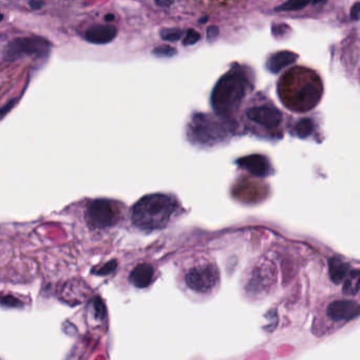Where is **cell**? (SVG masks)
Listing matches in <instances>:
<instances>
[{
    "mask_svg": "<svg viewBox=\"0 0 360 360\" xmlns=\"http://www.w3.org/2000/svg\"><path fill=\"white\" fill-rule=\"evenodd\" d=\"M314 5H321V3H326V0H312Z\"/></svg>",
    "mask_w": 360,
    "mask_h": 360,
    "instance_id": "obj_28",
    "label": "cell"
},
{
    "mask_svg": "<svg viewBox=\"0 0 360 360\" xmlns=\"http://www.w3.org/2000/svg\"><path fill=\"white\" fill-rule=\"evenodd\" d=\"M233 131V124L225 116L198 114L189 126V136L198 145L213 146L226 140Z\"/></svg>",
    "mask_w": 360,
    "mask_h": 360,
    "instance_id": "obj_4",
    "label": "cell"
},
{
    "mask_svg": "<svg viewBox=\"0 0 360 360\" xmlns=\"http://www.w3.org/2000/svg\"><path fill=\"white\" fill-rule=\"evenodd\" d=\"M3 21V15H0V21Z\"/></svg>",
    "mask_w": 360,
    "mask_h": 360,
    "instance_id": "obj_29",
    "label": "cell"
},
{
    "mask_svg": "<svg viewBox=\"0 0 360 360\" xmlns=\"http://www.w3.org/2000/svg\"><path fill=\"white\" fill-rule=\"evenodd\" d=\"M326 315L335 322H347L359 316V304L353 300H336L328 304Z\"/></svg>",
    "mask_w": 360,
    "mask_h": 360,
    "instance_id": "obj_9",
    "label": "cell"
},
{
    "mask_svg": "<svg viewBox=\"0 0 360 360\" xmlns=\"http://www.w3.org/2000/svg\"><path fill=\"white\" fill-rule=\"evenodd\" d=\"M183 36V31L179 29H165L161 32L162 39L165 41H177Z\"/></svg>",
    "mask_w": 360,
    "mask_h": 360,
    "instance_id": "obj_19",
    "label": "cell"
},
{
    "mask_svg": "<svg viewBox=\"0 0 360 360\" xmlns=\"http://www.w3.org/2000/svg\"><path fill=\"white\" fill-rule=\"evenodd\" d=\"M297 57H298V55L295 54L294 52H290V51H280V52L275 53L268 59V71L276 74V73L280 72L281 70H284V68L295 63Z\"/></svg>",
    "mask_w": 360,
    "mask_h": 360,
    "instance_id": "obj_14",
    "label": "cell"
},
{
    "mask_svg": "<svg viewBox=\"0 0 360 360\" xmlns=\"http://www.w3.org/2000/svg\"><path fill=\"white\" fill-rule=\"evenodd\" d=\"M17 100H11V102L8 103L6 106H3V108H0V118H3L8 112H11L13 107L17 104Z\"/></svg>",
    "mask_w": 360,
    "mask_h": 360,
    "instance_id": "obj_25",
    "label": "cell"
},
{
    "mask_svg": "<svg viewBox=\"0 0 360 360\" xmlns=\"http://www.w3.org/2000/svg\"><path fill=\"white\" fill-rule=\"evenodd\" d=\"M92 310L93 315L96 319H104L106 316V306H105L104 301L100 299V297H96L92 300Z\"/></svg>",
    "mask_w": 360,
    "mask_h": 360,
    "instance_id": "obj_18",
    "label": "cell"
},
{
    "mask_svg": "<svg viewBox=\"0 0 360 360\" xmlns=\"http://www.w3.org/2000/svg\"><path fill=\"white\" fill-rule=\"evenodd\" d=\"M359 270H352L343 281L342 292L346 295H357L359 290Z\"/></svg>",
    "mask_w": 360,
    "mask_h": 360,
    "instance_id": "obj_15",
    "label": "cell"
},
{
    "mask_svg": "<svg viewBox=\"0 0 360 360\" xmlns=\"http://www.w3.org/2000/svg\"><path fill=\"white\" fill-rule=\"evenodd\" d=\"M351 266L349 263L346 262L339 257H333L328 261V274L330 278L335 284H340L346 280L350 273H351Z\"/></svg>",
    "mask_w": 360,
    "mask_h": 360,
    "instance_id": "obj_13",
    "label": "cell"
},
{
    "mask_svg": "<svg viewBox=\"0 0 360 360\" xmlns=\"http://www.w3.org/2000/svg\"><path fill=\"white\" fill-rule=\"evenodd\" d=\"M153 54L159 57H171L177 54V50L170 47V45H163L154 49Z\"/></svg>",
    "mask_w": 360,
    "mask_h": 360,
    "instance_id": "obj_20",
    "label": "cell"
},
{
    "mask_svg": "<svg viewBox=\"0 0 360 360\" xmlns=\"http://www.w3.org/2000/svg\"><path fill=\"white\" fill-rule=\"evenodd\" d=\"M118 209L114 203L105 199L91 202L86 213L89 226L96 229L114 226L118 221Z\"/></svg>",
    "mask_w": 360,
    "mask_h": 360,
    "instance_id": "obj_6",
    "label": "cell"
},
{
    "mask_svg": "<svg viewBox=\"0 0 360 360\" xmlns=\"http://www.w3.org/2000/svg\"><path fill=\"white\" fill-rule=\"evenodd\" d=\"M0 304L8 306V308H21V306H23V302L15 297L11 296V295L0 297Z\"/></svg>",
    "mask_w": 360,
    "mask_h": 360,
    "instance_id": "obj_21",
    "label": "cell"
},
{
    "mask_svg": "<svg viewBox=\"0 0 360 360\" xmlns=\"http://www.w3.org/2000/svg\"><path fill=\"white\" fill-rule=\"evenodd\" d=\"M248 82L244 74L231 70L218 81L211 93V106L218 116H229L236 112L244 98Z\"/></svg>",
    "mask_w": 360,
    "mask_h": 360,
    "instance_id": "obj_3",
    "label": "cell"
},
{
    "mask_svg": "<svg viewBox=\"0 0 360 360\" xmlns=\"http://www.w3.org/2000/svg\"><path fill=\"white\" fill-rule=\"evenodd\" d=\"M154 277V268L148 263L138 264L130 273L129 281L132 286L138 288H145L150 286Z\"/></svg>",
    "mask_w": 360,
    "mask_h": 360,
    "instance_id": "obj_12",
    "label": "cell"
},
{
    "mask_svg": "<svg viewBox=\"0 0 360 360\" xmlns=\"http://www.w3.org/2000/svg\"><path fill=\"white\" fill-rule=\"evenodd\" d=\"M218 35H219V29L215 25H211L207 29V39L209 41H213L217 39Z\"/></svg>",
    "mask_w": 360,
    "mask_h": 360,
    "instance_id": "obj_24",
    "label": "cell"
},
{
    "mask_svg": "<svg viewBox=\"0 0 360 360\" xmlns=\"http://www.w3.org/2000/svg\"><path fill=\"white\" fill-rule=\"evenodd\" d=\"M185 284L195 293L207 294L213 292L219 284V271L213 263H198L186 273Z\"/></svg>",
    "mask_w": 360,
    "mask_h": 360,
    "instance_id": "obj_5",
    "label": "cell"
},
{
    "mask_svg": "<svg viewBox=\"0 0 360 360\" xmlns=\"http://www.w3.org/2000/svg\"><path fill=\"white\" fill-rule=\"evenodd\" d=\"M156 5L162 8H167L171 5V0H156Z\"/></svg>",
    "mask_w": 360,
    "mask_h": 360,
    "instance_id": "obj_27",
    "label": "cell"
},
{
    "mask_svg": "<svg viewBox=\"0 0 360 360\" xmlns=\"http://www.w3.org/2000/svg\"><path fill=\"white\" fill-rule=\"evenodd\" d=\"M178 209L179 203L171 195L163 193L145 195L132 209V223L140 231H158L166 227Z\"/></svg>",
    "mask_w": 360,
    "mask_h": 360,
    "instance_id": "obj_1",
    "label": "cell"
},
{
    "mask_svg": "<svg viewBox=\"0 0 360 360\" xmlns=\"http://www.w3.org/2000/svg\"><path fill=\"white\" fill-rule=\"evenodd\" d=\"M310 3V0H288L286 3H282L276 8L277 12H293L299 11V10L306 8L308 3Z\"/></svg>",
    "mask_w": 360,
    "mask_h": 360,
    "instance_id": "obj_17",
    "label": "cell"
},
{
    "mask_svg": "<svg viewBox=\"0 0 360 360\" xmlns=\"http://www.w3.org/2000/svg\"><path fill=\"white\" fill-rule=\"evenodd\" d=\"M359 3H356L355 5L353 6V8H352L351 11V19H353V21H357L358 19H359Z\"/></svg>",
    "mask_w": 360,
    "mask_h": 360,
    "instance_id": "obj_26",
    "label": "cell"
},
{
    "mask_svg": "<svg viewBox=\"0 0 360 360\" xmlns=\"http://www.w3.org/2000/svg\"><path fill=\"white\" fill-rule=\"evenodd\" d=\"M247 118L255 124L266 129H275L282 122V114L278 109L268 105L253 107L247 110Z\"/></svg>",
    "mask_w": 360,
    "mask_h": 360,
    "instance_id": "obj_8",
    "label": "cell"
},
{
    "mask_svg": "<svg viewBox=\"0 0 360 360\" xmlns=\"http://www.w3.org/2000/svg\"><path fill=\"white\" fill-rule=\"evenodd\" d=\"M200 39H201L200 33H198L195 30H189L183 39L184 45H195L200 41Z\"/></svg>",
    "mask_w": 360,
    "mask_h": 360,
    "instance_id": "obj_23",
    "label": "cell"
},
{
    "mask_svg": "<svg viewBox=\"0 0 360 360\" xmlns=\"http://www.w3.org/2000/svg\"><path fill=\"white\" fill-rule=\"evenodd\" d=\"M118 35V29L114 25H94L87 30V41L96 45H105L114 41Z\"/></svg>",
    "mask_w": 360,
    "mask_h": 360,
    "instance_id": "obj_11",
    "label": "cell"
},
{
    "mask_svg": "<svg viewBox=\"0 0 360 360\" xmlns=\"http://www.w3.org/2000/svg\"><path fill=\"white\" fill-rule=\"evenodd\" d=\"M116 268H118V262L116 260L109 261L106 264L103 265L100 270L96 271L94 274L98 275V276H106V275L112 274Z\"/></svg>",
    "mask_w": 360,
    "mask_h": 360,
    "instance_id": "obj_22",
    "label": "cell"
},
{
    "mask_svg": "<svg viewBox=\"0 0 360 360\" xmlns=\"http://www.w3.org/2000/svg\"><path fill=\"white\" fill-rule=\"evenodd\" d=\"M50 50V43L41 37L17 39L10 43L7 49L8 59L21 56H45Z\"/></svg>",
    "mask_w": 360,
    "mask_h": 360,
    "instance_id": "obj_7",
    "label": "cell"
},
{
    "mask_svg": "<svg viewBox=\"0 0 360 360\" xmlns=\"http://www.w3.org/2000/svg\"><path fill=\"white\" fill-rule=\"evenodd\" d=\"M314 122L310 118H302L295 125L294 132L298 138H306L314 131Z\"/></svg>",
    "mask_w": 360,
    "mask_h": 360,
    "instance_id": "obj_16",
    "label": "cell"
},
{
    "mask_svg": "<svg viewBox=\"0 0 360 360\" xmlns=\"http://www.w3.org/2000/svg\"><path fill=\"white\" fill-rule=\"evenodd\" d=\"M237 164L243 169L248 171L251 175L265 178L273 172L272 164L266 156L261 154H252L244 156L237 161Z\"/></svg>",
    "mask_w": 360,
    "mask_h": 360,
    "instance_id": "obj_10",
    "label": "cell"
},
{
    "mask_svg": "<svg viewBox=\"0 0 360 360\" xmlns=\"http://www.w3.org/2000/svg\"><path fill=\"white\" fill-rule=\"evenodd\" d=\"M292 73V72H290ZM281 100L288 108L297 112H306L314 108L319 103L322 94V85L317 76H312L310 72L294 76H284L279 85Z\"/></svg>",
    "mask_w": 360,
    "mask_h": 360,
    "instance_id": "obj_2",
    "label": "cell"
}]
</instances>
